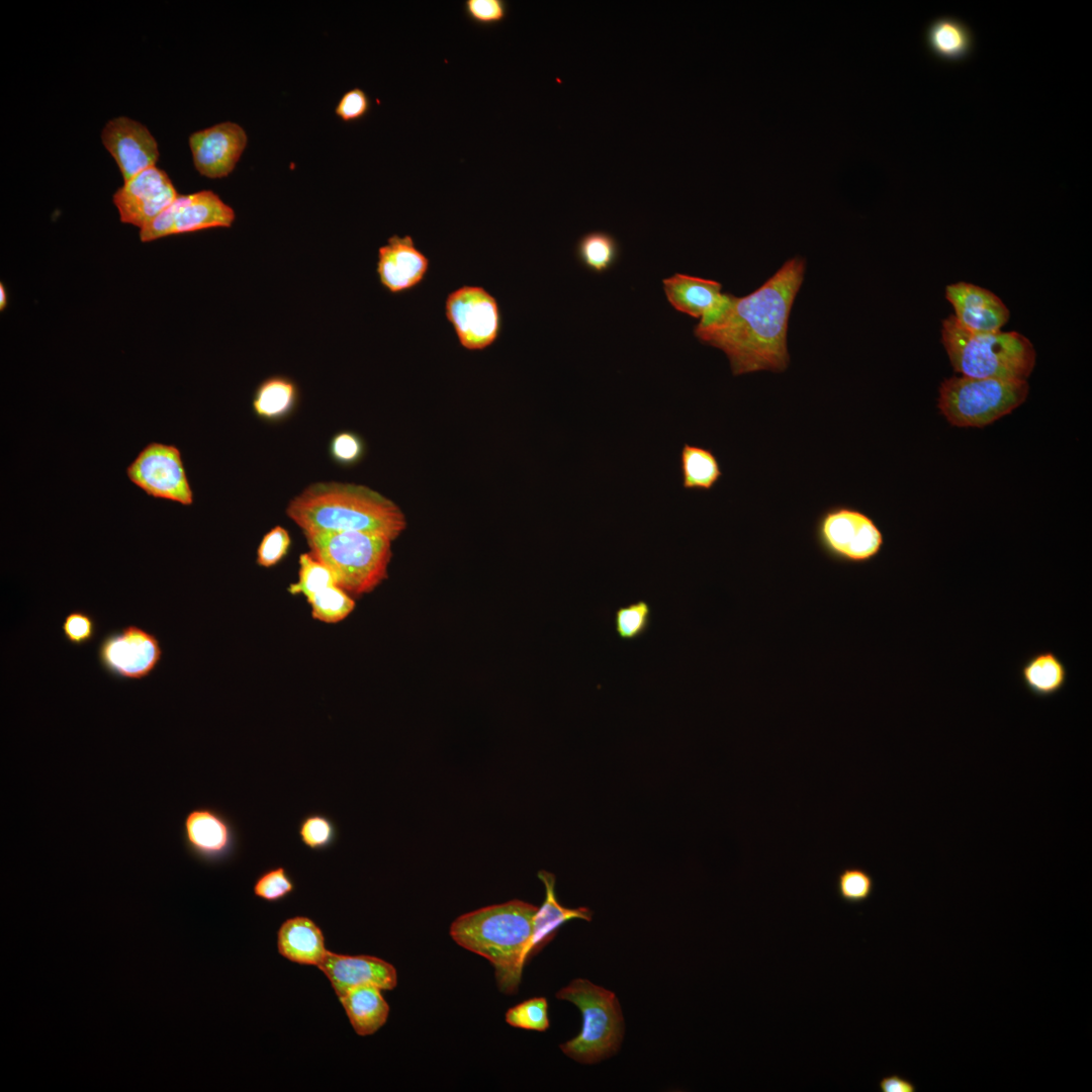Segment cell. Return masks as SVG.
Listing matches in <instances>:
<instances>
[{
  "mask_svg": "<svg viewBox=\"0 0 1092 1092\" xmlns=\"http://www.w3.org/2000/svg\"><path fill=\"white\" fill-rule=\"evenodd\" d=\"M805 268L803 258H791L756 290L743 297L733 296L718 322L696 326V338L723 351L734 376L786 371L790 364L789 317Z\"/></svg>",
  "mask_w": 1092,
  "mask_h": 1092,
  "instance_id": "obj_1",
  "label": "cell"
},
{
  "mask_svg": "<svg viewBox=\"0 0 1092 1092\" xmlns=\"http://www.w3.org/2000/svg\"><path fill=\"white\" fill-rule=\"evenodd\" d=\"M286 514L303 533L356 531L394 540L406 525L396 504L352 483H312L289 502Z\"/></svg>",
  "mask_w": 1092,
  "mask_h": 1092,
  "instance_id": "obj_2",
  "label": "cell"
},
{
  "mask_svg": "<svg viewBox=\"0 0 1092 1092\" xmlns=\"http://www.w3.org/2000/svg\"><path fill=\"white\" fill-rule=\"evenodd\" d=\"M537 907L512 900L459 916L450 935L460 946L488 960L494 968L498 989L518 991L523 969L531 954L533 918Z\"/></svg>",
  "mask_w": 1092,
  "mask_h": 1092,
  "instance_id": "obj_3",
  "label": "cell"
},
{
  "mask_svg": "<svg viewBox=\"0 0 1092 1092\" xmlns=\"http://www.w3.org/2000/svg\"><path fill=\"white\" fill-rule=\"evenodd\" d=\"M941 342L954 371L963 376L1027 380L1035 365V350L1023 335L971 332L952 315L942 321Z\"/></svg>",
  "mask_w": 1092,
  "mask_h": 1092,
  "instance_id": "obj_4",
  "label": "cell"
},
{
  "mask_svg": "<svg viewBox=\"0 0 1092 1092\" xmlns=\"http://www.w3.org/2000/svg\"><path fill=\"white\" fill-rule=\"evenodd\" d=\"M303 535L309 552L332 570L337 584L346 593L367 594L386 578L393 541L389 537L356 531Z\"/></svg>",
  "mask_w": 1092,
  "mask_h": 1092,
  "instance_id": "obj_5",
  "label": "cell"
},
{
  "mask_svg": "<svg viewBox=\"0 0 1092 1092\" xmlns=\"http://www.w3.org/2000/svg\"><path fill=\"white\" fill-rule=\"evenodd\" d=\"M578 1007L582 1015L580 1032L560 1045L569 1058L595 1064L614 1054L622 1040L624 1019L616 995L585 979H575L556 993Z\"/></svg>",
  "mask_w": 1092,
  "mask_h": 1092,
  "instance_id": "obj_6",
  "label": "cell"
},
{
  "mask_svg": "<svg viewBox=\"0 0 1092 1092\" xmlns=\"http://www.w3.org/2000/svg\"><path fill=\"white\" fill-rule=\"evenodd\" d=\"M1027 380L952 376L939 387L938 408L959 428H983L1021 405Z\"/></svg>",
  "mask_w": 1092,
  "mask_h": 1092,
  "instance_id": "obj_7",
  "label": "cell"
},
{
  "mask_svg": "<svg viewBox=\"0 0 1092 1092\" xmlns=\"http://www.w3.org/2000/svg\"><path fill=\"white\" fill-rule=\"evenodd\" d=\"M813 538L826 558L851 565L871 562L885 543L877 523L864 512L845 504L832 505L818 515Z\"/></svg>",
  "mask_w": 1092,
  "mask_h": 1092,
  "instance_id": "obj_8",
  "label": "cell"
},
{
  "mask_svg": "<svg viewBox=\"0 0 1092 1092\" xmlns=\"http://www.w3.org/2000/svg\"><path fill=\"white\" fill-rule=\"evenodd\" d=\"M129 481L147 495L178 503L193 504V492L179 448L159 442L147 444L126 467Z\"/></svg>",
  "mask_w": 1092,
  "mask_h": 1092,
  "instance_id": "obj_9",
  "label": "cell"
},
{
  "mask_svg": "<svg viewBox=\"0 0 1092 1092\" xmlns=\"http://www.w3.org/2000/svg\"><path fill=\"white\" fill-rule=\"evenodd\" d=\"M162 657L159 638L136 625L108 632L97 647V659L102 669L120 680H141L150 676Z\"/></svg>",
  "mask_w": 1092,
  "mask_h": 1092,
  "instance_id": "obj_10",
  "label": "cell"
},
{
  "mask_svg": "<svg viewBox=\"0 0 1092 1092\" xmlns=\"http://www.w3.org/2000/svg\"><path fill=\"white\" fill-rule=\"evenodd\" d=\"M235 217L234 209L211 190L178 195L166 209L141 229L140 239L151 242L172 235L230 228Z\"/></svg>",
  "mask_w": 1092,
  "mask_h": 1092,
  "instance_id": "obj_11",
  "label": "cell"
},
{
  "mask_svg": "<svg viewBox=\"0 0 1092 1092\" xmlns=\"http://www.w3.org/2000/svg\"><path fill=\"white\" fill-rule=\"evenodd\" d=\"M445 313L458 341L467 350H482L498 337L502 316L498 303L480 286H461L450 292Z\"/></svg>",
  "mask_w": 1092,
  "mask_h": 1092,
  "instance_id": "obj_12",
  "label": "cell"
},
{
  "mask_svg": "<svg viewBox=\"0 0 1092 1092\" xmlns=\"http://www.w3.org/2000/svg\"><path fill=\"white\" fill-rule=\"evenodd\" d=\"M185 850L205 864H219L234 857L239 847V833L233 820L211 806L191 809L182 823Z\"/></svg>",
  "mask_w": 1092,
  "mask_h": 1092,
  "instance_id": "obj_13",
  "label": "cell"
},
{
  "mask_svg": "<svg viewBox=\"0 0 1092 1092\" xmlns=\"http://www.w3.org/2000/svg\"><path fill=\"white\" fill-rule=\"evenodd\" d=\"M178 195L168 174L154 166L124 182L115 191L112 200L121 222L143 229Z\"/></svg>",
  "mask_w": 1092,
  "mask_h": 1092,
  "instance_id": "obj_14",
  "label": "cell"
},
{
  "mask_svg": "<svg viewBox=\"0 0 1092 1092\" xmlns=\"http://www.w3.org/2000/svg\"><path fill=\"white\" fill-rule=\"evenodd\" d=\"M247 143L245 129L232 121L214 124L189 136L195 169L211 179L222 178L233 172Z\"/></svg>",
  "mask_w": 1092,
  "mask_h": 1092,
  "instance_id": "obj_15",
  "label": "cell"
},
{
  "mask_svg": "<svg viewBox=\"0 0 1092 1092\" xmlns=\"http://www.w3.org/2000/svg\"><path fill=\"white\" fill-rule=\"evenodd\" d=\"M101 141L115 160L124 182L154 167L159 160L154 135L146 125L129 117L108 120L101 131Z\"/></svg>",
  "mask_w": 1092,
  "mask_h": 1092,
  "instance_id": "obj_16",
  "label": "cell"
},
{
  "mask_svg": "<svg viewBox=\"0 0 1092 1092\" xmlns=\"http://www.w3.org/2000/svg\"><path fill=\"white\" fill-rule=\"evenodd\" d=\"M945 297L952 305V316L971 332H995L1009 320L1004 302L990 290L978 285L957 282L946 286Z\"/></svg>",
  "mask_w": 1092,
  "mask_h": 1092,
  "instance_id": "obj_17",
  "label": "cell"
},
{
  "mask_svg": "<svg viewBox=\"0 0 1092 1092\" xmlns=\"http://www.w3.org/2000/svg\"><path fill=\"white\" fill-rule=\"evenodd\" d=\"M429 266V259L408 235H393L378 249L377 275L391 293L404 292L419 285Z\"/></svg>",
  "mask_w": 1092,
  "mask_h": 1092,
  "instance_id": "obj_18",
  "label": "cell"
},
{
  "mask_svg": "<svg viewBox=\"0 0 1092 1092\" xmlns=\"http://www.w3.org/2000/svg\"><path fill=\"white\" fill-rule=\"evenodd\" d=\"M317 968L327 976L338 997L358 985L372 984L381 990H392L397 984L395 968L376 957L328 951Z\"/></svg>",
  "mask_w": 1092,
  "mask_h": 1092,
  "instance_id": "obj_19",
  "label": "cell"
},
{
  "mask_svg": "<svg viewBox=\"0 0 1092 1092\" xmlns=\"http://www.w3.org/2000/svg\"><path fill=\"white\" fill-rule=\"evenodd\" d=\"M665 296L677 311L702 318L724 298L721 283L701 277L675 273L663 279Z\"/></svg>",
  "mask_w": 1092,
  "mask_h": 1092,
  "instance_id": "obj_20",
  "label": "cell"
},
{
  "mask_svg": "<svg viewBox=\"0 0 1092 1092\" xmlns=\"http://www.w3.org/2000/svg\"><path fill=\"white\" fill-rule=\"evenodd\" d=\"M277 946L282 957L300 965L318 967L328 953L321 928L304 916L289 918L281 924Z\"/></svg>",
  "mask_w": 1092,
  "mask_h": 1092,
  "instance_id": "obj_21",
  "label": "cell"
},
{
  "mask_svg": "<svg viewBox=\"0 0 1092 1092\" xmlns=\"http://www.w3.org/2000/svg\"><path fill=\"white\" fill-rule=\"evenodd\" d=\"M538 877L545 885L546 897L533 918L532 957L553 939L558 929L565 922L572 919L592 920V911L589 909L585 907L566 908L558 902L554 890V875L546 871H540Z\"/></svg>",
  "mask_w": 1092,
  "mask_h": 1092,
  "instance_id": "obj_22",
  "label": "cell"
},
{
  "mask_svg": "<svg viewBox=\"0 0 1092 1092\" xmlns=\"http://www.w3.org/2000/svg\"><path fill=\"white\" fill-rule=\"evenodd\" d=\"M355 1032L369 1035L387 1020L389 1006L381 989L372 984L355 986L339 997Z\"/></svg>",
  "mask_w": 1092,
  "mask_h": 1092,
  "instance_id": "obj_23",
  "label": "cell"
},
{
  "mask_svg": "<svg viewBox=\"0 0 1092 1092\" xmlns=\"http://www.w3.org/2000/svg\"><path fill=\"white\" fill-rule=\"evenodd\" d=\"M1019 676L1031 695L1050 698L1066 687L1068 669L1056 653L1043 650L1032 654L1022 663Z\"/></svg>",
  "mask_w": 1092,
  "mask_h": 1092,
  "instance_id": "obj_24",
  "label": "cell"
},
{
  "mask_svg": "<svg viewBox=\"0 0 1092 1092\" xmlns=\"http://www.w3.org/2000/svg\"><path fill=\"white\" fill-rule=\"evenodd\" d=\"M926 42L934 57L945 62L966 59L973 49V35L961 20L943 16L933 20L926 32Z\"/></svg>",
  "mask_w": 1092,
  "mask_h": 1092,
  "instance_id": "obj_25",
  "label": "cell"
},
{
  "mask_svg": "<svg viewBox=\"0 0 1092 1092\" xmlns=\"http://www.w3.org/2000/svg\"><path fill=\"white\" fill-rule=\"evenodd\" d=\"M681 485L690 490H712L723 476L719 459L708 448L685 444L679 453Z\"/></svg>",
  "mask_w": 1092,
  "mask_h": 1092,
  "instance_id": "obj_26",
  "label": "cell"
},
{
  "mask_svg": "<svg viewBox=\"0 0 1092 1092\" xmlns=\"http://www.w3.org/2000/svg\"><path fill=\"white\" fill-rule=\"evenodd\" d=\"M297 387L292 380L273 376L264 380L256 390L253 408L257 416L275 420L287 415L295 404Z\"/></svg>",
  "mask_w": 1092,
  "mask_h": 1092,
  "instance_id": "obj_27",
  "label": "cell"
},
{
  "mask_svg": "<svg viewBox=\"0 0 1092 1092\" xmlns=\"http://www.w3.org/2000/svg\"><path fill=\"white\" fill-rule=\"evenodd\" d=\"M576 256L587 270L604 273L616 263L619 245L617 240L606 232H590L577 242Z\"/></svg>",
  "mask_w": 1092,
  "mask_h": 1092,
  "instance_id": "obj_28",
  "label": "cell"
},
{
  "mask_svg": "<svg viewBox=\"0 0 1092 1092\" xmlns=\"http://www.w3.org/2000/svg\"><path fill=\"white\" fill-rule=\"evenodd\" d=\"M314 620L335 624L347 618L355 608L354 600L339 585L328 586L307 598Z\"/></svg>",
  "mask_w": 1092,
  "mask_h": 1092,
  "instance_id": "obj_29",
  "label": "cell"
},
{
  "mask_svg": "<svg viewBox=\"0 0 1092 1092\" xmlns=\"http://www.w3.org/2000/svg\"><path fill=\"white\" fill-rule=\"evenodd\" d=\"M651 618L652 608L646 600L619 607L614 613L616 634L623 641H636L650 629Z\"/></svg>",
  "mask_w": 1092,
  "mask_h": 1092,
  "instance_id": "obj_30",
  "label": "cell"
},
{
  "mask_svg": "<svg viewBox=\"0 0 1092 1092\" xmlns=\"http://www.w3.org/2000/svg\"><path fill=\"white\" fill-rule=\"evenodd\" d=\"M334 584H337V581L332 570L310 552H306L299 556L298 579L289 585L288 592L291 595H303L307 599Z\"/></svg>",
  "mask_w": 1092,
  "mask_h": 1092,
  "instance_id": "obj_31",
  "label": "cell"
},
{
  "mask_svg": "<svg viewBox=\"0 0 1092 1092\" xmlns=\"http://www.w3.org/2000/svg\"><path fill=\"white\" fill-rule=\"evenodd\" d=\"M874 889L873 876L860 867H846L836 875V894L846 904L859 905L869 901Z\"/></svg>",
  "mask_w": 1092,
  "mask_h": 1092,
  "instance_id": "obj_32",
  "label": "cell"
},
{
  "mask_svg": "<svg viewBox=\"0 0 1092 1092\" xmlns=\"http://www.w3.org/2000/svg\"><path fill=\"white\" fill-rule=\"evenodd\" d=\"M297 833L302 844L314 851L331 848L339 835L334 820L322 813L305 815L299 821Z\"/></svg>",
  "mask_w": 1092,
  "mask_h": 1092,
  "instance_id": "obj_33",
  "label": "cell"
},
{
  "mask_svg": "<svg viewBox=\"0 0 1092 1092\" xmlns=\"http://www.w3.org/2000/svg\"><path fill=\"white\" fill-rule=\"evenodd\" d=\"M506 1021L514 1027L545 1031L549 1027L546 998H531L510 1008L506 1013Z\"/></svg>",
  "mask_w": 1092,
  "mask_h": 1092,
  "instance_id": "obj_34",
  "label": "cell"
},
{
  "mask_svg": "<svg viewBox=\"0 0 1092 1092\" xmlns=\"http://www.w3.org/2000/svg\"><path fill=\"white\" fill-rule=\"evenodd\" d=\"M295 889V884L283 867L269 869L256 880L253 892L256 897L270 903L279 902L288 897Z\"/></svg>",
  "mask_w": 1092,
  "mask_h": 1092,
  "instance_id": "obj_35",
  "label": "cell"
},
{
  "mask_svg": "<svg viewBox=\"0 0 1092 1092\" xmlns=\"http://www.w3.org/2000/svg\"><path fill=\"white\" fill-rule=\"evenodd\" d=\"M291 538L288 531L276 526L262 538L257 550V564L262 567H272L279 563L288 553Z\"/></svg>",
  "mask_w": 1092,
  "mask_h": 1092,
  "instance_id": "obj_36",
  "label": "cell"
},
{
  "mask_svg": "<svg viewBox=\"0 0 1092 1092\" xmlns=\"http://www.w3.org/2000/svg\"><path fill=\"white\" fill-rule=\"evenodd\" d=\"M463 11L467 19L474 24L491 26L506 19L508 3L505 0H466Z\"/></svg>",
  "mask_w": 1092,
  "mask_h": 1092,
  "instance_id": "obj_37",
  "label": "cell"
},
{
  "mask_svg": "<svg viewBox=\"0 0 1092 1092\" xmlns=\"http://www.w3.org/2000/svg\"><path fill=\"white\" fill-rule=\"evenodd\" d=\"M62 631L65 639L74 646H82L90 643L96 636L97 624L95 618L84 611L69 613L63 623Z\"/></svg>",
  "mask_w": 1092,
  "mask_h": 1092,
  "instance_id": "obj_38",
  "label": "cell"
},
{
  "mask_svg": "<svg viewBox=\"0 0 1092 1092\" xmlns=\"http://www.w3.org/2000/svg\"><path fill=\"white\" fill-rule=\"evenodd\" d=\"M370 109L368 95L361 88H353L343 94L335 112L342 120L349 122L361 119Z\"/></svg>",
  "mask_w": 1092,
  "mask_h": 1092,
  "instance_id": "obj_39",
  "label": "cell"
},
{
  "mask_svg": "<svg viewBox=\"0 0 1092 1092\" xmlns=\"http://www.w3.org/2000/svg\"><path fill=\"white\" fill-rule=\"evenodd\" d=\"M362 451L360 438L352 433H340L333 438L331 443L333 457L342 463L355 462L360 458Z\"/></svg>",
  "mask_w": 1092,
  "mask_h": 1092,
  "instance_id": "obj_40",
  "label": "cell"
},
{
  "mask_svg": "<svg viewBox=\"0 0 1092 1092\" xmlns=\"http://www.w3.org/2000/svg\"><path fill=\"white\" fill-rule=\"evenodd\" d=\"M878 1085L881 1092H915L917 1090L911 1080L898 1074L883 1077Z\"/></svg>",
  "mask_w": 1092,
  "mask_h": 1092,
  "instance_id": "obj_41",
  "label": "cell"
},
{
  "mask_svg": "<svg viewBox=\"0 0 1092 1092\" xmlns=\"http://www.w3.org/2000/svg\"><path fill=\"white\" fill-rule=\"evenodd\" d=\"M7 302H8L7 291H6L5 286L1 282L0 283V310H3V309L6 308Z\"/></svg>",
  "mask_w": 1092,
  "mask_h": 1092,
  "instance_id": "obj_42",
  "label": "cell"
}]
</instances>
